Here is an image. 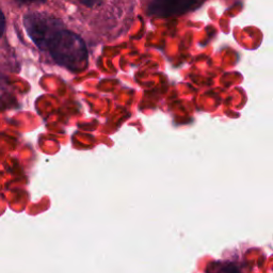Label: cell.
Returning a JSON list of instances; mask_svg holds the SVG:
<instances>
[{
	"instance_id": "cell-8",
	"label": "cell",
	"mask_w": 273,
	"mask_h": 273,
	"mask_svg": "<svg viewBox=\"0 0 273 273\" xmlns=\"http://www.w3.org/2000/svg\"><path fill=\"white\" fill-rule=\"evenodd\" d=\"M14 1L21 4H28V3H41V2H44L45 0H14Z\"/></svg>"
},
{
	"instance_id": "cell-2",
	"label": "cell",
	"mask_w": 273,
	"mask_h": 273,
	"mask_svg": "<svg viewBox=\"0 0 273 273\" xmlns=\"http://www.w3.org/2000/svg\"><path fill=\"white\" fill-rule=\"evenodd\" d=\"M24 26L32 42L42 50H45L50 37L64 27L60 19L37 12L27 14L24 17Z\"/></svg>"
},
{
	"instance_id": "cell-6",
	"label": "cell",
	"mask_w": 273,
	"mask_h": 273,
	"mask_svg": "<svg viewBox=\"0 0 273 273\" xmlns=\"http://www.w3.org/2000/svg\"><path fill=\"white\" fill-rule=\"evenodd\" d=\"M78 1L81 2L85 6H88V8H93V6H95L102 2V0H78Z\"/></svg>"
},
{
	"instance_id": "cell-7",
	"label": "cell",
	"mask_w": 273,
	"mask_h": 273,
	"mask_svg": "<svg viewBox=\"0 0 273 273\" xmlns=\"http://www.w3.org/2000/svg\"><path fill=\"white\" fill-rule=\"evenodd\" d=\"M5 30V17L3 15V13L0 11V38L2 37Z\"/></svg>"
},
{
	"instance_id": "cell-3",
	"label": "cell",
	"mask_w": 273,
	"mask_h": 273,
	"mask_svg": "<svg viewBox=\"0 0 273 273\" xmlns=\"http://www.w3.org/2000/svg\"><path fill=\"white\" fill-rule=\"evenodd\" d=\"M201 2V0H153L148 5V14L158 17L182 15Z\"/></svg>"
},
{
	"instance_id": "cell-4",
	"label": "cell",
	"mask_w": 273,
	"mask_h": 273,
	"mask_svg": "<svg viewBox=\"0 0 273 273\" xmlns=\"http://www.w3.org/2000/svg\"><path fill=\"white\" fill-rule=\"evenodd\" d=\"M214 273H240L238 267L233 264H222Z\"/></svg>"
},
{
	"instance_id": "cell-5",
	"label": "cell",
	"mask_w": 273,
	"mask_h": 273,
	"mask_svg": "<svg viewBox=\"0 0 273 273\" xmlns=\"http://www.w3.org/2000/svg\"><path fill=\"white\" fill-rule=\"evenodd\" d=\"M6 91H8V80L6 78L0 74V99L6 94Z\"/></svg>"
},
{
	"instance_id": "cell-1",
	"label": "cell",
	"mask_w": 273,
	"mask_h": 273,
	"mask_svg": "<svg viewBox=\"0 0 273 273\" xmlns=\"http://www.w3.org/2000/svg\"><path fill=\"white\" fill-rule=\"evenodd\" d=\"M45 50L56 63L75 73L88 68L89 54L84 41L64 27L50 37Z\"/></svg>"
}]
</instances>
